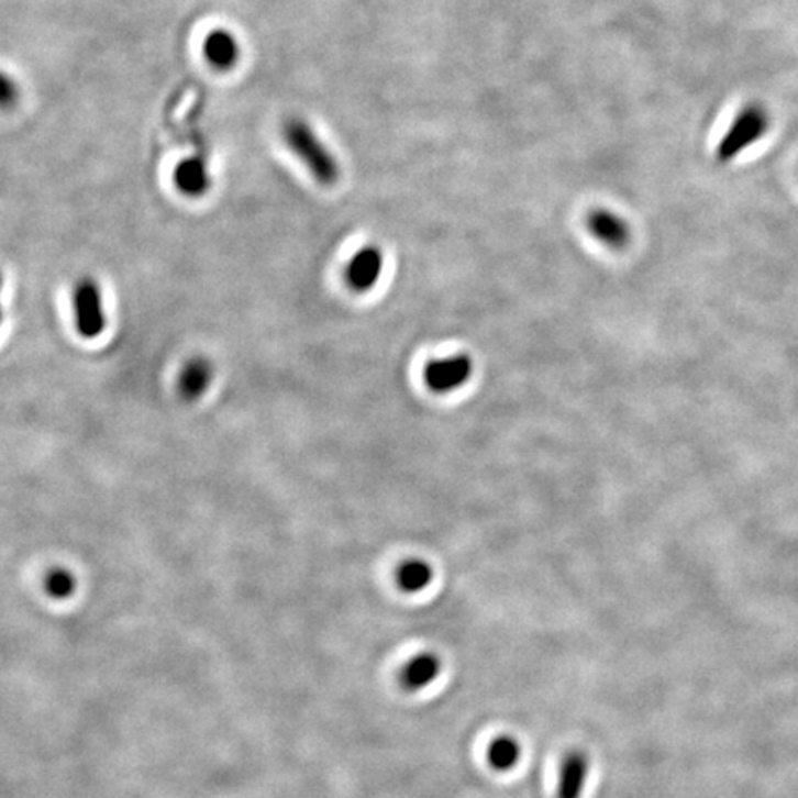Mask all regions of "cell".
<instances>
[{
  "label": "cell",
  "instance_id": "obj_1",
  "mask_svg": "<svg viewBox=\"0 0 798 798\" xmlns=\"http://www.w3.org/2000/svg\"><path fill=\"white\" fill-rule=\"evenodd\" d=\"M284 140L320 186H335L341 178V167L309 122L290 117L284 124Z\"/></svg>",
  "mask_w": 798,
  "mask_h": 798
},
{
  "label": "cell",
  "instance_id": "obj_2",
  "mask_svg": "<svg viewBox=\"0 0 798 798\" xmlns=\"http://www.w3.org/2000/svg\"><path fill=\"white\" fill-rule=\"evenodd\" d=\"M771 113L764 104L751 102L734 117L729 130L724 132L716 148V159L719 163L734 162L746 148L764 140L771 130Z\"/></svg>",
  "mask_w": 798,
  "mask_h": 798
},
{
  "label": "cell",
  "instance_id": "obj_3",
  "mask_svg": "<svg viewBox=\"0 0 798 798\" xmlns=\"http://www.w3.org/2000/svg\"><path fill=\"white\" fill-rule=\"evenodd\" d=\"M76 330L86 339H95L106 330V313L99 285L93 279H81L73 292Z\"/></svg>",
  "mask_w": 798,
  "mask_h": 798
},
{
  "label": "cell",
  "instance_id": "obj_4",
  "mask_svg": "<svg viewBox=\"0 0 798 798\" xmlns=\"http://www.w3.org/2000/svg\"><path fill=\"white\" fill-rule=\"evenodd\" d=\"M474 374V361L466 353H458L447 359L433 361L425 366V385L436 394H447L463 387Z\"/></svg>",
  "mask_w": 798,
  "mask_h": 798
},
{
  "label": "cell",
  "instance_id": "obj_5",
  "mask_svg": "<svg viewBox=\"0 0 798 798\" xmlns=\"http://www.w3.org/2000/svg\"><path fill=\"white\" fill-rule=\"evenodd\" d=\"M586 228L591 237L608 248L621 250L631 243L632 232L629 222L610 209H594L586 214Z\"/></svg>",
  "mask_w": 798,
  "mask_h": 798
},
{
  "label": "cell",
  "instance_id": "obj_6",
  "mask_svg": "<svg viewBox=\"0 0 798 798\" xmlns=\"http://www.w3.org/2000/svg\"><path fill=\"white\" fill-rule=\"evenodd\" d=\"M383 254L377 246H363L346 266V281L355 292H368L381 278Z\"/></svg>",
  "mask_w": 798,
  "mask_h": 798
},
{
  "label": "cell",
  "instance_id": "obj_7",
  "mask_svg": "<svg viewBox=\"0 0 798 798\" xmlns=\"http://www.w3.org/2000/svg\"><path fill=\"white\" fill-rule=\"evenodd\" d=\"M590 775V760L585 752H569L561 765L556 798H580Z\"/></svg>",
  "mask_w": 798,
  "mask_h": 798
},
{
  "label": "cell",
  "instance_id": "obj_8",
  "mask_svg": "<svg viewBox=\"0 0 798 798\" xmlns=\"http://www.w3.org/2000/svg\"><path fill=\"white\" fill-rule=\"evenodd\" d=\"M174 186L186 197L200 198L211 187L209 168L200 157H187L178 163L173 174Z\"/></svg>",
  "mask_w": 798,
  "mask_h": 798
},
{
  "label": "cell",
  "instance_id": "obj_9",
  "mask_svg": "<svg viewBox=\"0 0 798 798\" xmlns=\"http://www.w3.org/2000/svg\"><path fill=\"white\" fill-rule=\"evenodd\" d=\"M440 673H442V662L439 656L433 653H422L407 662L399 675V683L407 691H420L431 686Z\"/></svg>",
  "mask_w": 798,
  "mask_h": 798
},
{
  "label": "cell",
  "instance_id": "obj_10",
  "mask_svg": "<svg viewBox=\"0 0 798 798\" xmlns=\"http://www.w3.org/2000/svg\"><path fill=\"white\" fill-rule=\"evenodd\" d=\"M203 56L214 69L230 70L237 65L241 47L239 41L226 30H213L203 40Z\"/></svg>",
  "mask_w": 798,
  "mask_h": 798
},
{
  "label": "cell",
  "instance_id": "obj_11",
  "mask_svg": "<svg viewBox=\"0 0 798 798\" xmlns=\"http://www.w3.org/2000/svg\"><path fill=\"white\" fill-rule=\"evenodd\" d=\"M211 379H213V366L209 361L197 357L181 368L178 392L186 401H197L208 390Z\"/></svg>",
  "mask_w": 798,
  "mask_h": 798
},
{
  "label": "cell",
  "instance_id": "obj_12",
  "mask_svg": "<svg viewBox=\"0 0 798 798\" xmlns=\"http://www.w3.org/2000/svg\"><path fill=\"white\" fill-rule=\"evenodd\" d=\"M433 580V567L422 558L406 561L396 572V583L406 594L425 590Z\"/></svg>",
  "mask_w": 798,
  "mask_h": 798
},
{
  "label": "cell",
  "instance_id": "obj_13",
  "mask_svg": "<svg viewBox=\"0 0 798 798\" xmlns=\"http://www.w3.org/2000/svg\"><path fill=\"white\" fill-rule=\"evenodd\" d=\"M486 758H488V764L492 765L494 769L499 771V773H507V771H512L516 765L520 764L521 745L510 735H499L488 746Z\"/></svg>",
  "mask_w": 798,
  "mask_h": 798
},
{
  "label": "cell",
  "instance_id": "obj_14",
  "mask_svg": "<svg viewBox=\"0 0 798 798\" xmlns=\"http://www.w3.org/2000/svg\"><path fill=\"white\" fill-rule=\"evenodd\" d=\"M45 588H47L48 596L65 599L75 591L76 580L67 569H53L45 579Z\"/></svg>",
  "mask_w": 798,
  "mask_h": 798
},
{
  "label": "cell",
  "instance_id": "obj_15",
  "mask_svg": "<svg viewBox=\"0 0 798 798\" xmlns=\"http://www.w3.org/2000/svg\"><path fill=\"white\" fill-rule=\"evenodd\" d=\"M19 86L10 76L0 70V110H10L18 104Z\"/></svg>",
  "mask_w": 798,
  "mask_h": 798
},
{
  "label": "cell",
  "instance_id": "obj_16",
  "mask_svg": "<svg viewBox=\"0 0 798 798\" xmlns=\"http://www.w3.org/2000/svg\"><path fill=\"white\" fill-rule=\"evenodd\" d=\"M0 289H2V276H0ZM0 322H2V307H0Z\"/></svg>",
  "mask_w": 798,
  "mask_h": 798
}]
</instances>
